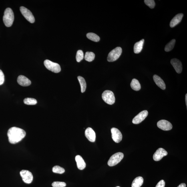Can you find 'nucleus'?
I'll return each mask as SVG.
<instances>
[{"label": "nucleus", "mask_w": 187, "mask_h": 187, "mask_svg": "<svg viewBox=\"0 0 187 187\" xmlns=\"http://www.w3.org/2000/svg\"><path fill=\"white\" fill-rule=\"evenodd\" d=\"M20 10L22 14L30 23L35 22V18L31 12L24 7L21 6L20 8Z\"/></svg>", "instance_id": "7"}, {"label": "nucleus", "mask_w": 187, "mask_h": 187, "mask_svg": "<svg viewBox=\"0 0 187 187\" xmlns=\"http://www.w3.org/2000/svg\"><path fill=\"white\" fill-rule=\"evenodd\" d=\"M87 37L90 40L97 42L100 40V37L94 33H89L87 34Z\"/></svg>", "instance_id": "23"}, {"label": "nucleus", "mask_w": 187, "mask_h": 187, "mask_svg": "<svg viewBox=\"0 0 187 187\" xmlns=\"http://www.w3.org/2000/svg\"><path fill=\"white\" fill-rule=\"evenodd\" d=\"M165 182L164 180H162L159 182L156 185V187H165Z\"/></svg>", "instance_id": "32"}, {"label": "nucleus", "mask_w": 187, "mask_h": 187, "mask_svg": "<svg viewBox=\"0 0 187 187\" xmlns=\"http://www.w3.org/2000/svg\"><path fill=\"white\" fill-rule=\"evenodd\" d=\"M153 79L156 84L161 89L165 90L166 89V85L163 79L157 75L153 76Z\"/></svg>", "instance_id": "18"}, {"label": "nucleus", "mask_w": 187, "mask_h": 187, "mask_svg": "<svg viewBox=\"0 0 187 187\" xmlns=\"http://www.w3.org/2000/svg\"><path fill=\"white\" fill-rule=\"evenodd\" d=\"M144 2L151 9L154 8L155 3L154 0H145Z\"/></svg>", "instance_id": "29"}, {"label": "nucleus", "mask_w": 187, "mask_h": 187, "mask_svg": "<svg viewBox=\"0 0 187 187\" xmlns=\"http://www.w3.org/2000/svg\"><path fill=\"white\" fill-rule=\"evenodd\" d=\"M122 53V49L120 47H117L111 51L107 57V61L110 62L117 60Z\"/></svg>", "instance_id": "3"}, {"label": "nucleus", "mask_w": 187, "mask_h": 187, "mask_svg": "<svg viewBox=\"0 0 187 187\" xmlns=\"http://www.w3.org/2000/svg\"><path fill=\"white\" fill-rule=\"evenodd\" d=\"M144 41V40L143 39L135 44L134 46V53L138 54L141 52L143 48Z\"/></svg>", "instance_id": "19"}, {"label": "nucleus", "mask_w": 187, "mask_h": 187, "mask_svg": "<svg viewBox=\"0 0 187 187\" xmlns=\"http://www.w3.org/2000/svg\"><path fill=\"white\" fill-rule=\"evenodd\" d=\"M24 102L25 104L28 105H35L37 104V101L35 99L27 98L24 99Z\"/></svg>", "instance_id": "26"}, {"label": "nucleus", "mask_w": 187, "mask_h": 187, "mask_svg": "<svg viewBox=\"0 0 187 187\" xmlns=\"http://www.w3.org/2000/svg\"><path fill=\"white\" fill-rule=\"evenodd\" d=\"M167 151L162 148H160L157 150L153 155V158L155 161H159L162 160L163 157L168 155Z\"/></svg>", "instance_id": "12"}, {"label": "nucleus", "mask_w": 187, "mask_h": 187, "mask_svg": "<svg viewBox=\"0 0 187 187\" xmlns=\"http://www.w3.org/2000/svg\"><path fill=\"white\" fill-rule=\"evenodd\" d=\"M14 19L13 12L11 8H7L4 13L3 20L6 27H11L12 25Z\"/></svg>", "instance_id": "2"}, {"label": "nucleus", "mask_w": 187, "mask_h": 187, "mask_svg": "<svg viewBox=\"0 0 187 187\" xmlns=\"http://www.w3.org/2000/svg\"><path fill=\"white\" fill-rule=\"evenodd\" d=\"M124 157L123 153L118 152L115 153L111 157L108 161V165L109 166H113L116 165L120 163Z\"/></svg>", "instance_id": "6"}, {"label": "nucleus", "mask_w": 187, "mask_h": 187, "mask_svg": "<svg viewBox=\"0 0 187 187\" xmlns=\"http://www.w3.org/2000/svg\"><path fill=\"white\" fill-rule=\"evenodd\" d=\"M17 81L19 85L23 86H27L30 85L31 82L27 77L23 75H20L18 77Z\"/></svg>", "instance_id": "15"}, {"label": "nucleus", "mask_w": 187, "mask_h": 187, "mask_svg": "<svg viewBox=\"0 0 187 187\" xmlns=\"http://www.w3.org/2000/svg\"><path fill=\"white\" fill-rule=\"evenodd\" d=\"M25 131L16 127L10 128L7 132L9 142L12 144H15L20 142L26 136Z\"/></svg>", "instance_id": "1"}, {"label": "nucleus", "mask_w": 187, "mask_h": 187, "mask_svg": "<svg viewBox=\"0 0 187 187\" xmlns=\"http://www.w3.org/2000/svg\"><path fill=\"white\" fill-rule=\"evenodd\" d=\"M183 14L182 13L178 14L176 15L172 20L170 23V26L171 27H173L178 24L182 21Z\"/></svg>", "instance_id": "16"}, {"label": "nucleus", "mask_w": 187, "mask_h": 187, "mask_svg": "<svg viewBox=\"0 0 187 187\" xmlns=\"http://www.w3.org/2000/svg\"><path fill=\"white\" fill-rule=\"evenodd\" d=\"M175 42L176 40L175 39H173L171 40L166 45L165 50L166 52H169L172 50L174 48Z\"/></svg>", "instance_id": "25"}, {"label": "nucleus", "mask_w": 187, "mask_h": 187, "mask_svg": "<svg viewBox=\"0 0 187 187\" xmlns=\"http://www.w3.org/2000/svg\"><path fill=\"white\" fill-rule=\"evenodd\" d=\"M157 126L159 128L164 131H169L173 128L172 124L169 121L162 120L159 121L157 123Z\"/></svg>", "instance_id": "11"}, {"label": "nucleus", "mask_w": 187, "mask_h": 187, "mask_svg": "<svg viewBox=\"0 0 187 187\" xmlns=\"http://www.w3.org/2000/svg\"><path fill=\"white\" fill-rule=\"evenodd\" d=\"M53 172L55 173L62 174L65 172V169L59 166H55L53 168Z\"/></svg>", "instance_id": "27"}, {"label": "nucleus", "mask_w": 187, "mask_h": 187, "mask_svg": "<svg viewBox=\"0 0 187 187\" xmlns=\"http://www.w3.org/2000/svg\"><path fill=\"white\" fill-rule=\"evenodd\" d=\"M186 106H187V94L186 95Z\"/></svg>", "instance_id": "34"}, {"label": "nucleus", "mask_w": 187, "mask_h": 187, "mask_svg": "<svg viewBox=\"0 0 187 187\" xmlns=\"http://www.w3.org/2000/svg\"><path fill=\"white\" fill-rule=\"evenodd\" d=\"M144 183V179L142 177H137L134 179L132 184V187H140Z\"/></svg>", "instance_id": "20"}, {"label": "nucleus", "mask_w": 187, "mask_h": 187, "mask_svg": "<svg viewBox=\"0 0 187 187\" xmlns=\"http://www.w3.org/2000/svg\"><path fill=\"white\" fill-rule=\"evenodd\" d=\"M78 79L81 85V92L82 93H84L86 88V83L85 79L83 77L80 76L78 77Z\"/></svg>", "instance_id": "22"}, {"label": "nucleus", "mask_w": 187, "mask_h": 187, "mask_svg": "<svg viewBox=\"0 0 187 187\" xmlns=\"http://www.w3.org/2000/svg\"><path fill=\"white\" fill-rule=\"evenodd\" d=\"M83 51L81 50L77 51L76 55V61L78 62H80L83 59Z\"/></svg>", "instance_id": "28"}, {"label": "nucleus", "mask_w": 187, "mask_h": 187, "mask_svg": "<svg viewBox=\"0 0 187 187\" xmlns=\"http://www.w3.org/2000/svg\"><path fill=\"white\" fill-rule=\"evenodd\" d=\"M46 68L49 70L55 73H58L61 70L60 65L58 63H53L49 60H46L44 62Z\"/></svg>", "instance_id": "4"}, {"label": "nucleus", "mask_w": 187, "mask_h": 187, "mask_svg": "<svg viewBox=\"0 0 187 187\" xmlns=\"http://www.w3.org/2000/svg\"><path fill=\"white\" fill-rule=\"evenodd\" d=\"M112 138L116 143L120 142L122 139V135L120 131L118 129L113 128L111 129Z\"/></svg>", "instance_id": "10"}, {"label": "nucleus", "mask_w": 187, "mask_h": 187, "mask_svg": "<svg viewBox=\"0 0 187 187\" xmlns=\"http://www.w3.org/2000/svg\"><path fill=\"white\" fill-rule=\"evenodd\" d=\"M5 77L3 71L0 69V85H2L4 82Z\"/></svg>", "instance_id": "31"}, {"label": "nucleus", "mask_w": 187, "mask_h": 187, "mask_svg": "<svg viewBox=\"0 0 187 187\" xmlns=\"http://www.w3.org/2000/svg\"><path fill=\"white\" fill-rule=\"evenodd\" d=\"M23 181L26 183L30 184L32 182L33 176L32 174L27 170H23L20 172Z\"/></svg>", "instance_id": "8"}, {"label": "nucleus", "mask_w": 187, "mask_h": 187, "mask_svg": "<svg viewBox=\"0 0 187 187\" xmlns=\"http://www.w3.org/2000/svg\"><path fill=\"white\" fill-rule=\"evenodd\" d=\"M52 186L53 187H65L66 184L64 182H55L53 183Z\"/></svg>", "instance_id": "30"}, {"label": "nucleus", "mask_w": 187, "mask_h": 187, "mask_svg": "<svg viewBox=\"0 0 187 187\" xmlns=\"http://www.w3.org/2000/svg\"><path fill=\"white\" fill-rule=\"evenodd\" d=\"M95 54L91 52H87L85 53V59L88 62L92 61L94 59Z\"/></svg>", "instance_id": "24"}, {"label": "nucleus", "mask_w": 187, "mask_h": 187, "mask_svg": "<svg viewBox=\"0 0 187 187\" xmlns=\"http://www.w3.org/2000/svg\"><path fill=\"white\" fill-rule=\"evenodd\" d=\"M75 160L77 163V168L79 170H83L86 166V164L84 160L80 155H77L76 157Z\"/></svg>", "instance_id": "17"}, {"label": "nucleus", "mask_w": 187, "mask_h": 187, "mask_svg": "<svg viewBox=\"0 0 187 187\" xmlns=\"http://www.w3.org/2000/svg\"><path fill=\"white\" fill-rule=\"evenodd\" d=\"M148 111L147 110L142 111L133 119L132 123L134 124H139L146 119L148 116Z\"/></svg>", "instance_id": "9"}, {"label": "nucleus", "mask_w": 187, "mask_h": 187, "mask_svg": "<svg viewBox=\"0 0 187 187\" xmlns=\"http://www.w3.org/2000/svg\"><path fill=\"white\" fill-rule=\"evenodd\" d=\"M131 87L133 90L139 91L140 90L141 87L140 83L136 79H133L131 83Z\"/></svg>", "instance_id": "21"}, {"label": "nucleus", "mask_w": 187, "mask_h": 187, "mask_svg": "<svg viewBox=\"0 0 187 187\" xmlns=\"http://www.w3.org/2000/svg\"><path fill=\"white\" fill-rule=\"evenodd\" d=\"M102 98L105 103L109 105L114 104L115 102L114 93L110 91L106 90L104 91L102 94Z\"/></svg>", "instance_id": "5"}, {"label": "nucleus", "mask_w": 187, "mask_h": 187, "mask_svg": "<svg viewBox=\"0 0 187 187\" xmlns=\"http://www.w3.org/2000/svg\"><path fill=\"white\" fill-rule=\"evenodd\" d=\"M85 135L87 138L91 142H94L96 139V134L91 128H87L85 131Z\"/></svg>", "instance_id": "14"}, {"label": "nucleus", "mask_w": 187, "mask_h": 187, "mask_svg": "<svg viewBox=\"0 0 187 187\" xmlns=\"http://www.w3.org/2000/svg\"><path fill=\"white\" fill-rule=\"evenodd\" d=\"M178 187H186V184L183 183L181 184Z\"/></svg>", "instance_id": "33"}, {"label": "nucleus", "mask_w": 187, "mask_h": 187, "mask_svg": "<svg viewBox=\"0 0 187 187\" xmlns=\"http://www.w3.org/2000/svg\"><path fill=\"white\" fill-rule=\"evenodd\" d=\"M170 63L177 73H181L182 71V65L181 62L178 59L176 58L172 59L171 60Z\"/></svg>", "instance_id": "13"}, {"label": "nucleus", "mask_w": 187, "mask_h": 187, "mask_svg": "<svg viewBox=\"0 0 187 187\" xmlns=\"http://www.w3.org/2000/svg\"><path fill=\"white\" fill-rule=\"evenodd\" d=\"M116 187H120V186H117Z\"/></svg>", "instance_id": "35"}]
</instances>
